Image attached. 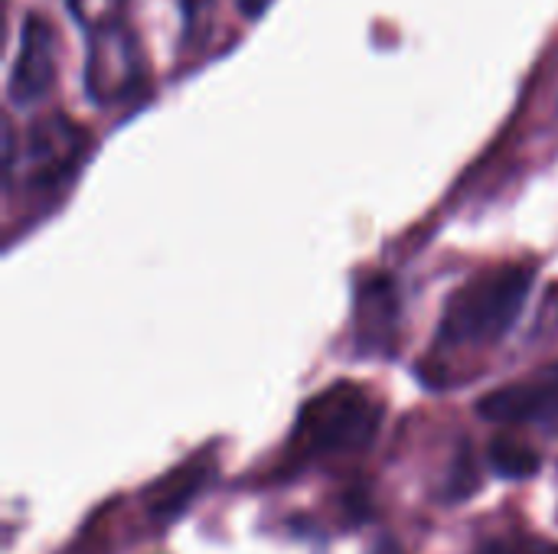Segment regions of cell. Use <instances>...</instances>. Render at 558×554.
Instances as JSON below:
<instances>
[{
  "instance_id": "cell-1",
  "label": "cell",
  "mask_w": 558,
  "mask_h": 554,
  "mask_svg": "<svg viewBox=\"0 0 558 554\" xmlns=\"http://www.w3.org/2000/svg\"><path fill=\"white\" fill-rule=\"evenodd\" d=\"M536 271L530 264H504L471 278L448 300L438 327V343L448 346H490L500 343L520 320Z\"/></svg>"
},
{
  "instance_id": "cell-2",
  "label": "cell",
  "mask_w": 558,
  "mask_h": 554,
  "mask_svg": "<svg viewBox=\"0 0 558 554\" xmlns=\"http://www.w3.org/2000/svg\"><path fill=\"white\" fill-rule=\"evenodd\" d=\"M383 421V405L360 385H333L304 405L294 431V444L307 454H347L373 444Z\"/></svg>"
},
{
  "instance_id": "cell-3",
  "label": "cell",
  "mask_w": 558,
  "mask_h": 554,
  "mask_svg": "<svg viewBox=\"0 0 558 554\" xmlns=\"http://www.w3.org/2000/svg\"><path fill=\"white\" fill-rule=\"evenodd\" d=\"M144 82H147L144 49L124 23L88 33L85 91L95 104L128 101L144 88Z\"/></svg>"
},
{
  "instance_id": "cell-4",
  "label": "cell",
  "mask_w": 558,
  "mask_h": 554,
  "mask_svg": "<svg viewBox=\"0 0 558 554\" xmlns=\"http://www.w3.org/2000/svg\"><path fill=\"white\" fill-rule=\"evenodd\" d=\"M56 26L49 20H43L39 13H29L20 26V49L13 59V72H10V101L13 104H36L39 98H46V91L56 82Z\"/></svg>"
},
{
  "instance_id": "cell-5",
  "label": "cell",
  "mask_w": 558,
  "mask_h": 554,
  "mask_svg": "<svg viewBox=\"0 0 558 554\" xmlns=\"http://www.w3.org/2000/svg\"><path fill=\"white\" fill-rule=\"evenodd\" d=\"M481 418L494 424H539L556 428L558 424V366L543 372L530 382H513L497 392H490L477 405Z\"/></svg>"
},
{
  "instance_id": "cell-6",
  "label": "cell",
  "mask_w": 558,
  "mask_h": 554,
  "mask_svg": "<svg viewBox=\"0 0 558 554\" xmlns=\"http://www.w3.org/2000/svg\"><path fill=\"white\" fill-rule=\"evenodd\" d=\"M85 134L69 124L62 114L56 118H43L33 131H29V163H33V180L36 183H56L59 176H65L78 153H82Z\"/></svg>"
},
{
  "instance_id": "cell-7",
  "label": "cell",
  "mask_w": 558,
  "mask_h": 554,
  "mask_svg": "<svg viewBox=\"0 0 558 554\" xmlns=\"http://www.w3.org/2000/svg\"><path fill=\"white\" fill-rule=\"evenodd\" d=\"M399 320V294L396 281L373 278L360 294V333L363 340H389L392 327Z\"/></svg>"
},
{
  "instance_id": "cell-8",
  "label": "cell",
  "mask_w": 558,
  "mask_h": 554,
  "mask_svg": "<svg viewBox=\"0 0 558 554\" xmlns=\"http://www.w3.org/2000/svg\"><path fill=\"white\" fill-rule=\"evenodd\" d=\"M203 483H206V467L203 464L186 467V470L173 473L170 480H163L154 490V496H150V516H154V522H173L193 503V496L203 490Z\"/></svg>"
},
{
  "instance_id": "cell-9",
  "label": "cell",
  "mask_w": 558,
  "mask_h": 554,
  "mask_svg": "<svg viewBox=\"0 0 558 554\" xmlns=\"http://www.w3.org/2000/svg\"><path fill=\"white\" fill-rule=\"evenodd\" d=\"M539 454L520 441H510V438H497L490 444V467L507 477V480H530L539 473Z\"/></svg>"
},
{
  "instance_id": "cell-10",
  "label": "cell",
  "mask_w": 558,
  "mask_h": 554,
  "mask_svg": "<svg viewBox=\"0 0 558 554\" xmlns=\"http://www.w3.org/2000/svg\"><path fill=\"white\" fill-rule=\"evenodd\" d=\"M65 3H69V13L75 16V23H82L88 33H95V29L121 23L128 0H65Z\"/></svg>"
},
{
  "instance_id": "cell-11",
  "label": "cell",
  "mask_w": 558,
  "mask_h": 554,
  "mask_svg": "<svg viewBox=\"0 0 558 554\" xmlns=\"http://www.w3.org/2000/svg\"><path fill=\"white\" fill-rule=\"evenodd\" d=\"M474 490H477L474 457H471V451H461V454H458V460H454V467H451V483H448L445 496H448V503H461V500H464V496H471Z\"/></svg>"
},
{
  "instance_id": "cell-12",
  "label": "cell",
  "mask_w": 558,
  "mask_h": 554,
  "mask_svg": "<svg viewBox=\"0 0 558 554\" xmlns=\"http://www.w3.org/2000/svg\"><path fill=\"white\" fill-rule=\"evenodd\" d=\"M484 554H558V545H549V542L533 539V535H513V539L490 542Z\"/></svg>"
},
{
  "instance_id": "cell-13",
  "label": "cell",
  "mask_w": 558,
  "mask_h": 554,
  "mask_svg": "<svg viewBox=\"0 0 558 554\" xmlns=\"http://www.w3.org/2000/svg\"><path fill=\"white\" fill-rule=\"evenodd\" d=\"M268 3H271V0H235V7L242 10V16H248V20L262 16V13L268 10Z\"/></svg>"
},
{
  "instance_id": "cell-14",
  "label": "cell",
  "mask_w": 558,
  "mask_h": 554,
  "mask_svg": "<svg viewBox=\"0 0 558 554\" xmlns=\"http://www.w3.org/2000/svg\"><path fill=\"white\" fill-rule=\"evenodd\" d=\"M369 554H402V549H399V542H396V539H379Z\"/></svg>"
}]
</instances>
